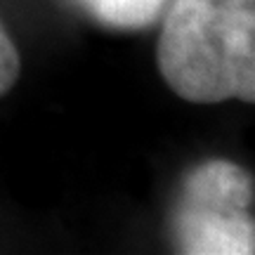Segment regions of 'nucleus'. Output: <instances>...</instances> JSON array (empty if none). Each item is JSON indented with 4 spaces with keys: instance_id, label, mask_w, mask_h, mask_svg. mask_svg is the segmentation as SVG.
<instances>
[{
    "instance_id": "nucleus-1",
    "label": "nucleus",
    "mask_w": 255,
    "mask_h": 255,
    "mask_svg": "<svg viewBox=\"0 0 255 255\" xmlns=\"http://www.w3.org/2000/svg\"><path fill=\"white\" fill-rule=\"evenodd\" d=\"M165 85L187 102H255V0H175L156 45Z\"/></svg>"
},
{
    "instance_id": "nucleus-2",
    "label": "nucleus",
    "mask_w": 255,
    "mask_h": 255,
    "mask_svg": "<svg viewBox=\"0 0 255 255\" xmlns=\"http://www.w3.org/2000/svg\"><path fill=\"white\" fill-rule=\"evenodd\" d=\"M175 237L184 253H253V177L232 161H206L182 184Z\"/></svg>"
},
{
    "instance_id": "nucleus-3",
    "label": "nucleus",
    "mask_w": 255,
    "mask_h": 255,
    "mask_svg": "<svg viewBox=\"0 0 255 255\" xmlns=\"http://www.w3.org/2000/svg\"><path fill=\"white\" fill-rule=\"evenodd\" d=\"M163 0H90L95 14L114 26H142L154 17Z\"/></svg>"
},
{
    "instance_id": "nucleus-4",
    "label": "nucleus",
    "mask_w": 255,
    "mask_h": 255,
    "mask_svg": "<svg viewBox=\"0 0 255 255\" xmlns=\"http://www.w3.org/2000/svg\"><path fill=\"white\" fill-rule=\"evenodd\" d=\"M19 71H21L19 52L14 47V43H12L9 33L5 31V26L0 24V97L14 88Z\"/></svg>"
}]
</instances>
